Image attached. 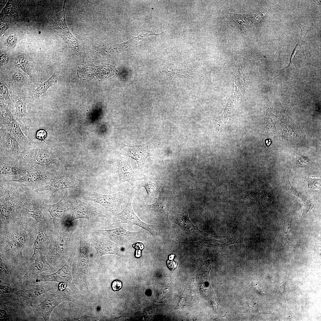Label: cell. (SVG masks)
<instances>
[{"label": "cell", "mask_w": 321, "mask_h": 321, "mask_svg": "<svg viewBox=\"0 0 321 321\" xmlns=\"http://www.w3.org/2000/svg\"><path fill=\"white\" fill-rule=\"evenodd\" d=\"M61 155L53 146L44 141L35 142L23 151L18 162L37 165L39 169L51 173L62 171Z\"/></svg>", "instance_id": "obj_1"}, {"label": "cell", "mask_w": 321, "mask_h": 321, "mask_svg": "<svg viewBox=\"0 0 321 321\" xmlns=\"http://www.w3.org/2000/svg\"><path fill=\"white\" fill-rule=\"evenodd\" d=\"M17 186L19 199V208L21 218H32L37 222L47 221L45 204L38 193L32 189L23 185Z\"/></svg>", "instance_id": "obj_2"}, {"label": "cell", "mask_w": 321, "mask_h": 321, "mask_svg": "<svg viewBox=\"0 0 321 321\" xmlns=\"http://www.w3.org/2000/svg\"><path fill=\"white\" fill-rule=\"evenodd\" d=\"M73 225L59 233L52 240L50 248L45 256L49 264L56 268L63 259L69 257L71 253V243Z\"/></svg>", "instance_id": "obj_3"}, {"label": "cell", "mask_w": 321, "mask_h": 321, "mask_svg": "<svg viewBox=\"0 0 321 321\" xmlns=\"http://www.w3.org/2000/svg\"><path fill=\"white\" fill-rule=\"evenodd\" d=\"M32 309L25 307L12 294L0 295L1 321H32Z\"/></svg>", "instance_id": "obj_4"}, {"label": "cell", "mask_w": 321, "mask_h": 321, "mask_svg": "<svg viewBox=\"0 0 321 321\" xmlns=\"http://www.w3.org/2000/svg\"><path fill=\"white\" fill-rule=\"evenodd\" d=\"M89 252L88 243L83 237H81L77 263L73 278L74 281L79 290L87 295L91 294L87 281L89 266Z\"/></svg>", "instance_id": "obj_5"}, {"label": "cell", "mask_w": 321, "mask_h": 321, "mask_svg": "<svg viewBox=\"0 0 321 321\" xmlns=\"http://www.w3.org/2000/svg\"><path fill=\"white\" fill-rule=\"evenodd\" d=\"M0 128L5 129L16 139L22 152L29 148L35 142L24 135L8 107L1 102Z\"/></svg>", "instance_id": "obj_6"}, {"label": "cell", "mask_w": 321, "mask_h": 321, "mask_svg": "<svg viewBox=\"0 0 321 321\" xmlns=\"http://www.w3.org/2000/svg\"><path fill=\"white\" fill-rule=\"evenodd\" d=\"M69 301L74 302L75 300L64 291L58 289L52 293H47L43 301L38 305H33L32 321L37 320L41 317L45 321H49L51 313L54 309L61 303Z\"/></svg>", "instance_id": "obj_7"}, {"label": "cell", "mask_w": 321, "mask_h": 321, "mask_svg": "<svg viewBox=\"0 0 321 321\" xmlns=\"http://www.w3.org/2000/svg\"><path fill=\"white\" fill-rule=\"evenodd\" d=\"M0 197L1 222L11 223L20 218L17 186L10 183L6 193Z\"/></svg>", "instance_id": "obj_8"}, {"label": "cell", "mask_w": 321, "mask_h": 321, "mask_svg": "<svg viewBox=\"0 0 321 321\" xmlns=\"http://www.w3.org/2000/svg\"><path fill=\"white\" fill-rule=\"evenodd\" d=\"M67 192L63 198L57 203L51 205L45 203L46 210L50 214L55 227L64 229L74 224L70 222L72 215L70 210L71 205Z\"/></svg>", "instance_id": "obj_9"}, {"label": "cell", "mask_w": 321, "mask_h": 321, "mask_svg": "<svg viewBox=\"0 0 321 321\" xmlns=\"http://www.w3.org/2000/svg\"><path fill=\"white\" fill-rule=\"evenodd\" d=\"M0 161L18 162L22 152L18 142L5 129L0 128Z\"/></svg>", "instance_id": "obj_10"}, {"label": "cell", "mask_w": 321, "mask_h": 321, "mask_svg": "<svg viewBox=\"0 0 321 321\" xmlns=\"http://www.w3.org/2000/svg\"><path fill=\"white\" fill-rule=\"evenodd\" d=\"M132 197L131 193L126 207L121 212L114 215L113 222L117 224L125 223L136 225L145 230L152 236H156L158 232L157 226L144 222L135 213L132 206Z\"/></svg>", "instance_id": "obj_11"}, {"label": "cell", "mask_w": 321, "mask_h": 321, "mask_svg": "<svg viewBox=\"0 0 321 321\" xmlns=\"http://www.w3.org/2000/svg\"><path fill=\"white\" fill-rule=\"evenodd\" d=\"M82 182L70 173L63 171L54 173L50 182L46 185L34 191L40 192L48 191L53 194L57 191L64 189L82 187Z\"/></svg>", "instance_id": "obj_12"}, {"label": "cell", "mask_w": 321, "mask_h": 321, "mask_svg": "<svg viewBox=\"0 0 321 321\" xmlns=\"http://www.w3.org/2000/svg\"><path fill=\"white\" fill-rule=\"evenodd\" d=\"M72 210L70 222L80 219L88 220L90 222L97 221L101 217H105L102 212L99 211L91 204L84 202L77 197L69 198Z\"/></svg>", "instance_id": "obj_13"}, {"label": "cell", "mask_w": 321, "mask_h": 321, "mask_svg": "<svg viewBox=\"0 0 321 321\" xmlns=\"http://www.w3.org/2000/svg\"><path fill=\"white\" fill-rule=\"evenodd\" d=\"M95 232L108 237L120 246L131 245L139 240L141 236L140 232H130L122 227L111 229H97Z\"/></svg>", "instance_id": "obj_14"}, {"label": "cell", "mask_w": 321, "mask_h": 321, "mask_svg": "<svg viewBox=\"0 0 321 321\" xmlns=\"http://www.w3.org/2000/svg\"><path fill=\"white\" fill-rule=\"evenodd\" d=\"M54 173L38 169L37 171L30 172L18 179L8 181L19 183L34 190L47 185L52 179Z\"/></svg>", "instance_id": "obj_15"}, {"label": "cell", "mask_w": 321, "mask_h": 321, "mask_svg": "<svg viewBox=\"0 0 321 321\" xmlns=\"http://www.w3.org/2000/svg\"><path fill=\"white\" fill-rule=\"evenodd\" d=\"M56 286L53 284L49 283L37 284L31 289H20L12 295L25 307L32 309L33 302L35 298L54 289Z\"/></svg>", "instance_id": "obj_16"}, {"label": "cell", "mask_w": 321, "mask_h": 321, "mask_svg": "<svg viewBox=\"0 0 321 321\" xmlns=\"http://www.w3.org/2000/svg\"><path fill=\"white\" fill-rule=\"evenodd\" d=\"M28 238L27 232L22 228H18L9 232L3 239L4 251H14L22 258V251L27 242Z\"/></svg>", "instance_id": "obj_17"}, {"label": "cell", "mask_w": 321, "mask_h": 321, "mask_svg": "<svg viewBox=\"0 0 321 321\" xmlns=\"http://www.w3.org/2000/svg\"><path fill=\"white\" fill-rule=\"evenodd\" d=\"M4 254L0 255V281L14 284L21 280L24 273L22 269Z\"/></svg>", "instance_id": "obj_18"}, {"label": "cell", "mask_w": 321, "mask_h": 321, "mask_svg": "<svg viewBox=\"0 0 321 321\" xmlns=\"http://www.w3.org/2000/svg\"><path fill=\"white\" fill-rule=\"evenodd\" d=\"M121 154L135 160L137 163L139 169L142 173L146 159L150 156H155L151 151L149 142L135 146L127 145L123 144Z\"/></svg>", "instance_id": "obj_19"}, {"label": "cell", "mask_w": 321, "mask_h": 321, "mask_svg": "<svg viewBox=\"0 0 321 321\" xmlns=\"http://www.w3.org/2000/svg\"><path fill=\"white\" fill-rule=\"evenodd\" d=\"M65 1L62 11L59 12L56 15L55 21L56 33L67 43L69 47L74 51H78L80 41L71 34L66 24L65 20L66 11L64 10Z\"/></svg>", "instance_id": "obj_20"}, {"label": "cell", "mask_w": 321, "mask_h": 321, "mask_svg": "<svg viewBox=\"0 0 321 321\" xmlns=\"http://www.w3.org/2000/svg\"><path fill=\"white\" fill-rule=\"evenodd\" d=\"M38 169L33 164L19 162L7 163L0 161V178L13 176L17 177L18 179L30 172L37 171Z\"/></svg>", "instance_id": "obj_21"}, {"label": "cell", "mask_w": 321, "mask_h": 321, "mask_svg": "<svg viewBox=\"0 0 321 321\" xmlns=\"http://www.w3.org/2000/svg\"><path fill=\"white\" fill-rule=\"evenodd\" d=\"M54 268L48 262L44 254L38 255L30 266L27 272L22 277V287L25 289L42 272Z\"/></svg>", "instance_id": "obj_22"}, {"label": "cell", "mask_w": 321, "mask_h": 321, "mask_svg": "<svg viewBox=\"0 0 321 321\" xmlns=\"http://www.w3.org/2000/svg\"><path fill=\"white\" fill-rule=\"evenodd\" d=\"M89 242L96 251L97 258L106 254L119 255L121 252L118 245L108 237L102 235H92L89 239Z\"/></svg>", "instance_id": "obj_23"}, {"label": "cell", "mask_w": 321, "mask_h": 321, "mask_svg": "<svg viewBox=\"0 0 321 321\" xmlns=\"http://www.w3.org/2000/svg\"><path fill=\"white\" fill-rule=\"evenodd\" d=\"M86 198L88 200L96 202L108 211L114 213L118 210L122 203V199L118 196L96 193H90Z\"/></svg>", "instance_id": "obj_24"}, {"label": "cell", "mask_w": 321, "mask_h": 321, "mask_svg": "<svg viewBox=\"0 0 321 321\" xmlns=\"http://www.w3.org/2000/svg\"><path fill=\"white\" fill-rule=\"evenodd\" d=\"M52 240L50 232L45 225L41 226L38 229V234L34 241V252L30 259V262L32 263L39 255L44 254L47 249L49 244Z\"/></svg>", "instance_id": "obj_25"}, {"label": "cell", "mask_w": 321, "mask_h": 321, "mask_svg": "<svg viewBox=\"0 0 321 321\" xmlns=\"http://www.w3.org/2000/svg\"><path fill=\"white\" fill-rule=\"evenodd\" d=\"M75 256V253L72 251L68 260L65 264L55 273L58 283L64 282L76 295H79L78 288L74 284L72 278L71 268L73 259Z\"/></svg>", "instance_id": "obj_26"}, {"label": "cell", "mask_w": 321, "mask_h": 321, "mask_svg": "<svg viewBox=\"0 0 321 321\" xmlns=\"http://www.w3.org/2000/svg\"><path fill=\"white\" fill-rule=\"evenodd\" d=\"M116 171L119 175V181L122 183L127 181L134 187L136 183L135 173L130 163V159L123 157L119 159L116 166Z\"/></svg>", "instance_id": "obj_27"}, {"label": "cell", "mask_w": 321, "mask_h": 321, "mask_svg": "<svg viewBox=\"0 0 321 321\" xmlns=\"http://www.w3.org/2000/svg\"><path fill=\"white\" fill-rule=\"evenodd\" d=\"M13 102L15 107V115L16 118L24 124L26 129L30 127V123L28 118L26 109V103L25 99L14 95Z\"/></svg>", "instance_id": "obj_28"}, {"label": "cell", "mask_w": 321, "mask_h": 321, "mask_svg": "<svg viewBox=\"0 0 321 321\" xmlns=\"http://www.w3.org/2000/svg\"><path fill=\"white\" fill-rule=\"evenodd\" d=\"M16 63L18 67L29 76L31 81L32 82L35 81L34 70L30 58L26 55H20L17 58Z\"/></svg>", "instance_id": "obj_29"}, {"label": "cell", "mask_w": 321, "mask_h": 321, "mask_svg": "<svg viewBox=\"0 0 321 321\" xmlns=\"http://www.w3.org/2000/svg\"><path fill=\"white\" fill-rule=\"evenodd\" d=\"M306 57L304 52L301 54L300 52L296 51L293 54L291 61L289 66L283 70L280 74L276 75V78L282 73L285 72H296L301 67V64Z\"/></svg>", "instance_id": "obj_30"}, {"label": "cell", "mask_w": 321, "mask_h": 321, "mask_svg": "<svg viewBox=\"0 0 321 321\" xmlns=\"http://www.w3.org/2000/svg\"><path fill=\"white\" fill-rule=\"evenodd\" d=\"M56 81V75L54 73L48 80L43 83L38 84L34 91L33 99L39 98L42 94L45 93L47 90Z\"/></svg>", "instance_id": "obj_31"}, {"label": "cell", "mask_w": 321, "mask_h": 321, "mask_svg": "<svg viewBox=\"0 0 321 321\" xmlns=\"http://www.w3.org/2000/svg\"><path fill=\"white\" fill-rule=\"evenodd\" d=\"M21 289H23L21 280L12 284L0 281V295L7 294H13Z\"/></svg>", "instance_id": "obj_32"}, {"label": "cell", "mask_w": 321, "mask_h": 321, "mask_svg": "<svg viewBox=\"0 0 321 321\" xmlns=\"http://www.w3.org/2000/svg\"><path fill=\"white\" fill-rule=\"evenodd\" d=\"M140 185V187H144L147 193L146 199L147 200H150L154 198L156 191L157 186L153 180L149 178H145Z\"/></svg>", "instance_id": "obj_33"}, {"label": "cell", "mask_w": 321, "mask_h": 321, "mask_svg": "<svg viewBox=\"0 0 321 321\" xmlns=\"http://www.w3.org/2000/svg\"><path fill=\"white\" fill-rule=\"evenodd\" d=\"M150 209L159 215H163L168 211L169 206L165 201L158 199L154 203L149 205Z\"/></svg>", "instance_id": "obj_34"}, {"label": "cell", "mask_w": 321, "mask_h": 321, "mask_svg": "<svg viewBox=\"0 0 321 321\" xmlns=\"http://www.w3.org/2000/svg\"><path fill=\"white\" fill-rule=\"evenodd\" d=\"M0 91L1 95L3 97L5 101L6 105L13 109V105L12 100V97H11V92L9 91L7 86L1 81Z\"/></svg>", "instance_id": "obj_35"}, {"label": "cell", "mask_w": 321, "mask_h": 321, "mask_svg": "<svg viewBox=\"0 0 321 321\" xmlns=\"http://www.w3.org/2000/svg\"><path fill=\"white\" fill-rule=\"evenodd\" d=\"M293 235L291 224L289 221H284L282 238L283 242L286 243L291 239Z\"/></svg>", "instance_id": "obj_36"}, {"label": "cell", "mask_w": 321, "mask_h": 321, "mask_svg": "<svg viewBox=\"0 0 321 321\" xmlns=\"http://www.w3.org/2000/svg\"><path fill=\"white\" fill-rule=\"evenodd\" d=\"M52 281L58 282L55 273L49 275H39L33 280L32 283H38L40 282Z\"/></svg>", "instance_id": "obj_37"}, {"label": "cell", "mask_w": 321, "mask_h": 321, "mask_svg": "<svg viewBox=\"0 0 321 321\" xmlns=\"http://www.w3.org/2000/svg\"><path fill=\"white\" fill-rule=\"evenodd\" d=\"M298 26L301 29L300 42L301 46V49L304 50L303 41L308 32L311 30V28L310 27L304 26L301 23L299 24Z\"/></svg>", "instance_id": "obj_38"}, {"label": "cell", "mask_w": 321, "mask_h": 321, "mask_svg": "<svg viewBox=\"0 0 321 321\" xmlns=\"http://www.w3.org/2000/svg\"><path fill=\"white\" fill-rule=\"evenodd\" d=\"M284 188L286 191L289 193L293 194L302 199L305 197L303 195L299 193L292 187L289 181L285 183Z\"/></svg>", "instance_id": "obj_39"}, {"label": "cell", "mask_w": 321, "mask_h": 321, "mask_svg": "<svg viewBox=\"0 0 321 321\" xmlns=\"http://www.w3.org/2000/svg\"><path fill=\"white\" fill-rule=\"evenodd\" d=\"M18 37L15 34H10L5 40L4 45L11 47H14L16 45Z\"/></svg>", "instance_id": "obj_40"}, {"label": "cell", "mask_w": 321, "mask_h": 321, "mask_svg": "<svg viewBox=\"0 0 321 321\" xmlns=\"http://www.w3.org/2000/svg\"><path fill=\"white\" fill-rule=\"evenodd\" d=\"M13 79L17 82L20 84L25 83L26 78L24 74L20 71H15L12 74Z\"/></svg>", "instance_id": "obj_41"}, {"label": "cell", "mask_w": 321, "mask_h": 321, "mask_svg": "<svg viewBox=\"0 0 321 321\" xmlns=\"http://www.w3.org/2000/svg\"><path fill=\"white\" fill-rule=\"evenodd\" d=\"M122 282L119 280H116L111 283V287L112 290L114 291L119 290L122 287Z\"/></svg>", "instance_id": "obj_42"}, {"label": "cell", "mask_w": 321, "mask_h": 321, "mask_svg": "<svg viewBox=\"0 0 321 321\" xmlns=\"http://www.w3.org/2000/svg\"><path fill=\"white\" fill-rule=\"evenodd\" d=\"M0 58L1 65L6 64L8 61V56L7 54L4 52H0Z\"/></svg>", "instance_id": "obj_43"}, {"label": "cell", "mask_w": 321, "mask_h": 321, "mask_svg": "<svg viewBox=\"0 0 321 321\" xmlns=\"http://www.w3.org/2000/svg\"><path fill=\"white\" fill-rule=\"evenodd\" d=\"M46 136V132L43 130H40L37 132L36 138L40 140L43 141Z\"/></svg>", "instance_id": "obj_44"}, {"label": "cell", "mask_w": 321, "mask_h": 321, "mask_svg": "<svg viewBox=\"0 0 321 321\" xmlns=\"http://www.w3.org/2000/svg\"><path fill=\"white\" fill-rule=\"evenodd\" d=\"M67 287V284L64 282L59 283L58 285V289L62 291L64 290Z\"/></svg>", "instance_id": "obj_45"}, {"label": "cell", "mask_w": 321, "mask_h": 321, "mask_svg": "<svg viewBox=\"0 0 321 321\" xmlns=\"http://www.w3.org/2000/svg\"><path fill=\"white\" fill-rule=\"evenodd\" d=\"M7 26L6 24L4 23H0V34L1 35L4 33L7 29Z\"/></svg>", "instance_id": "obj_46"}]
</instances>
